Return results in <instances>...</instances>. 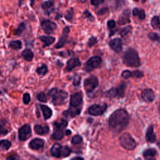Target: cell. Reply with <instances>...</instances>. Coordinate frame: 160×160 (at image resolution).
Masks as SVG:
<instances>
[{
  "mask_svg": "<svg viewBox=\"0 0 160 160\" xmlns=\"http://www.w3.org/2000/svg\"><path fill=\"white\" fill-rule=\"evenodd\" d=\"M128 123L129 114L124 109H119L113 112L108 120L109 129L116 133L124 129Z\"/></svg>",
  "mask_w": 160,
  "mask_h": 160,
  "instance_id": "6da1fadb",
  "label": "cell"
},
{
  "mask_svg": "<svg viewBox=\"0 0 160 160\" xmlns=\"http://www.w3.org/2000/svg\"><path fill=\"white\" fill-rule=\"evenodd\" d=\"M123 62L130 67H138L140 66V59L138 52L133 48H129L124 53L122 56Z\"/></svg>",
  "mask_w": 160,
  "mask_h": 160,
  "instance_id": "7a4b0ae2",
  "label": "cell"
},
{
  "mask_svg": "<svg viewBox=\"0 0 160 160\" xmlns=\"http://www.w3.org/2000/svg\"><path fill=\"white\" fill-rule=\"evenodd\" d=\"M49 96L51 98L52 102L55 106H59L64 103L66 99L68 96L67 92L59 89L58 88L51 89L48 93Z\"/></svg>",
  "mask_w": 160,
  "mask_h": 160,
  "instance_id": "3957f363",
  "label": "cell"
},
{
  "mask_svg": "<svg viewBox=\"0 0 160 160\" xmlns=\"http://www.w3.org/2000/svg\"><path fill=\"white\" fill-rule=\"evenodd\" d=\"M120 145L126 149L132 150L137 145L136 141L128 132H125L121 135L119 138Z\"/></svg>",
  "mask_w": 160,
  "mask_h": 160,
  "instance_id": "277c9868",
  "label": "cell"
},
{
  "mask_svg": "<svg viewBox=\"0 0 160 160\" xmlns=\"http://www.w3.org/2000/svg\"><path fill=\"white\" fill-rule=\"evenodd\" d=\"M68 125V121L65 119H61L60 121H55L53 123L54 132L52 133V138L57 140L61 139L63 135V131Z\"/></svg>",
  "mask_w": 160,
  "mask_h": 160,
  "instance_id": "5b68a950",
  "label": "cell"
},
{
  "mask_svg": "<svg viewBox=\"0 0 160 160\" xmlns=\"http://www.w3.org/2000/svg\"><path fill=\"white\" fill-rule=\"evenodd\" d=\"M126 88V84L124 82L121 83L116 88H112L109 89L107 92V96L110 98H121L124 96L125 90Z\"/></svg>",
  "mask_w": 160,
  "mask_h": 160,
  "instance_id": "8992f818",
  "label": "cell"
},
{
  "mask_svg": "<svg viewBox=\"0 0 160 160\" xmlns=\"http://www.w3.org/2000/svg\"><path fill=\"white\" fill-rule=\"evenodd\" d=\"M98 85V79L95 76H91L85 79L84 88L86 92H91Z\"/></svg>",
  "mask_w": 160,
  "mask_h": 160,
  "instance_id": "52a82bcc",
  "label": "cell"
},
{
  "mask_svg": "<svg viewBox=\"0 0 160 160\" xmlns=\"http://www.w3.org/2000/svg\"><path fill=\"white\" fill-rule=\"evenodd\" d=\"M101 62V58L99 56H93L89 59L86 62L84 69L86 71L89 72L92 71L94 69L97 68Z\"/></svg>",
  "mask_w": 160,
  "mask_h": 160,
  "instance_id": "ba28073f",
  "label": "cell"
},
{
  "mask_svg": "<svg viewBox=\"0 0 160 160\" xmlns=\"http://www.w3.org/2000/svg\"><path fill=\"white\" fill-rule=\"evenodd\" d=\"M41 26L44 32L48 34L53 33L57 28L56 24L49 19L42 20L41 22Z\"/></svg>",
  "mask_w": 160,
  "mask_h": 160,
  "instance_id": "9c48e42d",
  "label": "cell"
},
{
  "mask_svg": "<svg viewBox=\"0 0 160 160\" xmlns=\"http://www.w3.org/2000/svg\"><path fill=\"white\" fill-rule=\"evenodd\" d=\"M107 109L106 104H92L88 108V112L92 116H99L102 114Z\"/></svg>",
  "mask_w": 160,
  "mask_h": 160,
  "instance_id": "30bf717a",
  "label": "cell"
},
{
  "mask_svg": "<svg viewBox=\"0 0 160 160\" xmlns=\"http://www.w3.org/2000/svg\"><path fill=\"white\" fill-rule=\"evenodd\" d=\"M19 139L21 141H26L31 135V126L26 124L21 126L18 131Z\"/></svg>",
  "mask_w": 160,
  "mask_h": 160,
  "instance_id": "8fae6325",
  "label": "cell"
},
{
  "mask_svg": "<svg viewBox=\"0 0 160 160\" xmlns=\"http://www.w3.org/2000/svg\"><path fill=\"white\" fill-rule=\"evenodd\" d=\"M69 32V26H66L62 31V34L61 37L59 38V41L57 42L56 44L55 47L56 48H61L64 46V44L67 42L68 34Z\"/></svg>",
  "mask_w": 160,
  "mask_h": 160,
  "instance_id": "7c38bea8",
  "label": "cell"
},
{
  "mask_svg": "<svg viewBox=\"0 0 160 160\" xmlns=\"http://www.w3.org/2000/svg\"><path fill=\"white\" fill-rule=\"evenodd\" d=\"M141 98L146 102H152L155 98V94L151 89H144L141 92Z\"/></svg>",
  "mask_w": 160,
  "mask_h": 160,
  "instance_id": "4fadbf2b",
  "label": "cell"
},
{
  "mask_svg": "<svg viewBox=\"0 0 160 160\" xmlns=\"http://www.w3.org/2000/svg\"><path fill=\"white\" fill-rule=\"evenodd\" d=\"M130 10L129 9H126L119 16L118 23L119 25H124L130 22Z\"/></svg>",
  "mask_w": 160,
  "mask_h": 160,
  "instance_id": "5bb4252c",
  "label": "cell"
},
{
  "mask_svg": "<svg viewBox=\"0 0 160 160\" xmlns=\"http://www.w3.org/2000/svg\"><path fill=\"white\" fill-rule=\"evenodd\" d=\"M110 48L115 52H119L121 51L122 48V44L121 39L116 38L111 39L109 42Z\"/></svg>",
  "mask_w": 160,
  "mask_h": 160,
  "instance_id": "9a60e30c",
  "label": "cell"
},
{
  "mask_svg": "<svg viewBox=\"0 0 160 160\" xmlns=\"http://www.w3.org/2000/svg\"><path fill=\"white\" fill-rule=\"evenodd\" d=\"M82 102V95L80 92H75L71 95L70 99V105L78 107L81 104Z\"/></svg>",
  "mask_w": 160,
  "mask_h": 160,
  "instance_id": "2e32d148",
  "label": "cell"
},
{
  "mask_svg": "<svg viewBox=\"0 0 160 160\" xmlns=\"http://www.w3.org/2000/svg\"><path fill=\"white\" fill-rule=\"evenodd\" d=\"M44 141L41 138H35L30 141L29 146L32 149L38 150L44 147Z\"/></svg>",
  "mask_w": 160,
  "mask_h": 160,
  "instance_id": "e0dca14e",
  "label": "cell"
},
{
  "mask_svg": "<svg viewBox=\"0 0 160 160\" xmlns=\"http://www.w3.org/2000/svg\"><path fill=\"white\" fill-rule=\"evenodd\" d=\"M54 2L53 0H48L43 2L41 4V8L44 10V12L49 15L54 9Z\"/></svg>",
  "mask_w": 160,
  "mask_h": 160,
  "instance_id": "ac0fdd59",
  "label": "cell"
},
{
  "mask_svg": "<svg viewBox=\"0 0 160 160\" xmlns=\"http://www.w3.org/2000/svg\"><path fill=\"white\" fill-rule=\"evenodd\" d=\"M81 65V62L78 58H71L66 64V71H71L74 68L77 66H79Z\"/></svg>",
  "mask_w": 160,
  "mask_h": 160,
  "instance_id": "d6986e66",
  "label": "cell"
},
{
  "mask_svg": "<svg viewBox=\"0 0 160 160\" xmlns=\"http://www.w3.org/2000/svg\"><path fill=\"white\" fill-rule=\"evenodd\" d=\"M81 112V109L78 108V107L72 106L70 105V107L66 111L63 112V114L66 117L73 118L78 115Z\"/></svg>",
  "mask_w": 160,
  "mask_h": 160,
  "instance_id": "ffe728a7",
  "label": "cell"
},
{
  "mask_svg": "<svg viewBox=\"0 0 160 160\" xmlns=\"http://www.w3.org/2000/svg\"><path fill=\"white\" fill-rule=\"evenodd\" d=\"M145 137L148 142H154L156 141V137L154 132V127L152 125H150L147 129Z\"/></svg>",
  "mask_w": 160,
  "mask_h": 160,
  "instance_id": "44dd1931",
  "label": "cell"
},
{
  "mask_svg": "<svg viewBox=\"0 0 160 160\" xmlns=\"http://www.w3.org/2000/svg\"><path fill=\"white\" fill-rule=\"evenodd\" d=\"M61 146L59 143H54L51 149V154L52 156L54 158H59L61 156L60 153H61Z\"/></svg>",
  "mask_w": 160,
  "mask_h": 160,
  "instance_id": "7402d4cb",
  "label": "cell"
},
{
  "mask_svg": "<svg viewBox=\"0 0 160 160\" xmlns=\"http://www.w3.org/2000/svg\"><path fill=\"white\" fill-rule=\"evenodd\" d=\"M7 124L8 122L6 119L0 120V136H5L10 131V128Z\"/></svg>",
  "mask_w": 160,
  "mask_h": 160,
  "instance_id": "603a6c76",
  "label": "cell"
},
{
  "mask_svg": "<svg viewBox=\"0 0 160 160\" xmlns=\"http://www.w3.org/2000/svg\"><path fill=\"white\" fill-rule=\"evenodd\" d=\"M39 39L43 42V47H46L52 44L55 41V38L49 36H39Z\"/></svg>",
  "mask_w": 160,
  "mask_h": 160,
  "instance_id": "cb8c5ba5",
  "label": "cell"
},
{
  "mask_svg": "<svg viewBox=\"0 0 160 160\" xmlns=\"http://www.w3.org/2000/svg\"><path fill=\"white\" fill-rule=\"evenodd\" d=\"M40 107H41V109L42 112L43 113L44 118L45 119H49L51 117L52 114L51 109L49 107H48V106L43 105V104H41Z\"/></svg>",
  "mask_w": 160,
  "mask_h": 160,
  "instance_id": "d4e9b609",
  "label": "cell"
},
{
  "mask_svg": "<svg viewBox=\"0 0 160 160\" xmlns=\"http://www.w3.org/2000/svg\"><path fill=\"white\" fill-rule=\"evenodd\" d=\"M49 127L48 126H41L40 124H36L34 126L35 132L39 135H42L49 132Z\"/></svg>",
  "mask_w": 160,
  "mask_h": 160,
  "instance_id": "484cf974",
  "label": "cell"
},
{
  "mask_svg": "<svg viewBox=\"0 0 160 160\" xmlns=\"http://www.w3.org/2000/svg\"><path fill=\"white\" fill-rule=\"evenodd\" d=\"M157 154V151L154 148H149L146 149L143 152V156L146 158H151L154 157Z\"/></svg>",
  "mask_w": 160,
  "mask_h": 160,
  "instance_id": "4316f807",
  "label": "cell"
},
{
  "mask_svg": "<svg viewBox=\"0 0 160 160\" xmlns=\"http://www.w3.org/2000/svg\"><path fill=\"white\" fill-rule=\"evenodd\" d=\"M22 56L27 61H31L34 56L33 52L29 49H26L22 52Z\"/></svg>",
  "mask_w": 160,
  "mask_h": 160,
  "instance_id": "83f0119b",
  "label": "cell"
},
{
  "mask_svg": "<svg viewBox=\"0 0 160 160\" xmlns=\"http://www.w3.org/2000/svg\"><path fill=\"white\" fill-rule=\"evenodd\" d=\"M132 14L133 16H138L139 18L141 20L144 19L145 18V12L143 9H139L137 8H134L132 9Z\"/></svg>",
  "mask_w": 160,
  "mask_h": 160,
  "instance_id": "f1b7e54d",
  "label": "cell"
},
{
  "mask_svg": "<svg viewBox=\"0 0 160 160\" xmlns=\"http://www.w3.org/2000/svg\"><path fill=\"white\" fill-rule=\"evenodd\" d=\"M11 146V142L7 139L0 141V151H6L9 149Z\"/></svg>",
  "mask_w": 160,
  "mask_h": 160,
  "instance_id": "f546056e",
  "label": "cell"
},
{
  "mask_svg": "<svg viewBox=\"0 0 160 160\" xmlns=\"http://www.w3.org/2000/svg\"><path fill=\"white\" fill-rule=\"evenodd\" d=\"M152 27L155 29H160V19L158 16H154L151 21Z\"/></svg>",
  "mask_w": 160,
  "mask_h": 160,
  "instance_id": "4dcf8cb0",
  "label": "cell"
},
{
  "mask_svg": "<svg viewBox=\"0 0 160 160\" xmlns=\"http://www.w3.org/2000/svg\"><path fill=\"white\" fill-rule=\"evenodd\" d=\"M71 152V149L69 146H64L61 147L60 155L61 156H62V157H67L70 154Z\"/></svg>",
  "mask_w": 160,
  "mask_h": 160,
  "instance_id": "1f68e13d",
  "label": "cell"
},
{
  "mask_svg": "<svg viewBox=\"0 0 160 160\" xmlns=\"http://www.w3.org/2000/svg\"><path fill=\"white\" fill-rule=\"evenodd\" d=\"M9 46L14 49H19L22 47V43L19 40L12 41L9 43Z\"/></svg>",
  "mask_w": 160,
  "mask_h": 160,
  "instance_id": "d6a6232c",
  "label": "cell"
},
{
  "mask_svg": "<svg viewBox=\"0 0 160 160\" xmlns=\"http://www.w3.org/2000/svg\"><path fill=\"white\" fill-rule=\"evenodd\" d=\"M36 72L39 75H45L48 72V67L46 64H42L41 66L38 68L36 70Z\"/></svg>",
  "mask_w": 160,
  "mask_h": 160,
  "instance_id": "836d02e7",
  "label": "cell"
},
{
  "mask_svg": "<svg viewBox=\"0 0 160 160\" xmlns=\"http://www.w3.org/2000/svg\"><path fill=\"white\" fill-rule=\"evenodd\" d=\"M73 15H74V9L72 8H70V9H69L66 12V14L64 15V18L67 21L71 22L73 18Z\"/></svg>",
  "mask_w": 160,
  "mask_h": 160,
  "instance_id": "e575fe53",
  "label": "cell"
},
{
  "mask_svg": "<svg viewBox=\"0 0 160 160\" xmlns=\"http://www.w3.org/2000/svg\"><path fill=\"white\" fill-rule=\"evenodd\" d=\"M132 31V26H127L126 27H124V28H122L121 31H120V35L122 37H124L125 36H126L128 33L131 32Z\"/></svg>",
  "mask_w": 160,
  "mask_h": 160,
  "instance_id": "d590c367",
  "label": "cell"
},
{
  "mask_svg": "<svg viewBox=\"0 0 160 160\" xmlns=\"http://www.w3.org/2000/svg\"><path fill=\"white\" fill-rule=\"evenodd\" d=\"M148 38L152 41H158L160 42V36L156 32H150L148 35Z\"/></svg>",
  "mask_w": 160,
  "mask_h": 160,
  "instance_id": "8d00e7d4",
  "label": "cell"
},
{
  "mask_svg": "<svg viewBox=\"0 0 160 160\" xmlns=\"http://www.w3.org/2000/svg\"><path fill=\"white\" fill-rule=\"evenodd\" d=\"M25 29H26V25H25V24H24V22H21V23L19 25L18 28L15 30L14 34H15L16 35H20Z\"/></svg>",
  "mask_w": 160,
  "mask_h": 160,
  "instance_id": "74e56055",
  "label": "cell"
},
{
  "mask_svg": "<svg viewBox=\"0 0 160 160\" xmlns=\"http://www.w3.org/2000/svg\"><path fill=\"white\" fill-rule=\"evenodd\" d=\"M82 141V137L79 135V134H76L75 136H74L72 138V140H71V142L73 144H79L81 143V142Z\"/></svg>",
  "mask_w": 160,
  "mask_h": 160,
  "instance_id": "f35d334b",
  "label": "cell"
},
{
  "mask_svg": "<svg viewBox=\"0 0 160 160\" xmlns=\"http://www.w3.org/2000/svg\"><path fill=\"white\" fill-rule=\"evenodd\" d=\"M36 98L38 99V100L42 102H46L47 101L46 95L44 92H42L38 93L36 96Z\"/></svg>",
  "mask_w": 160,
  "mask_h": 160,
  "instance_id": "ab89813d",
  "label": "cell"
},
{
  "mask_svg": "<svg viewBox=\"0 0 160 160\" xmlns=\"http://www.w3.org/2000/svg\"><path fill=\"white\" fill-rule=\"evenodd\" d=\"M83 16L85 18H86V19H88L89 21H94V17H93V16L91 14V13L88 11V10H87V9H86L84 11V12H83Z\"/></svg>",
  "mask_w": 160,
  "mask_h": 160,
  "instance_id": "60d3db41",
  "label": "cell"
},
{
  "mask_svg": "<svg viewBox=\"0 0 160 160\" xmlns=\"http://www.w3.org/2000/svg\"><path fill=\"white\" fill-rule=\"evenodd\" d=\"M81 82V77L78 74H75V76L73 78V81L72 84L74 86H78Z\"/></svg>",
  "mask_w": 160,
  "mask_h": 160,
  "instance_id": "b9f144b4",
  "label": "cell"
},
{
  "mask_svg": "<svg viewBox=\"0 0 160 160\" xmlns=\"http://www.w3.org/2000/svg\"><path fill=\"white\" fill-rule=\"evenodd\" d=\"M31 100V98H30V95L29 93H24L22 97V101L24 104H29V102H30Z\"/></svg>",
  "mask_w": 160,
  "mask_h": 160,
  "instance_id": "7bdbcfd3",
  "label": "cell"
},
{
  "mask_svg": "<svg viewBox=\"0 0 160 160\" xmlns=\"http://www.w3.org/2000/svg\"><path fill=\"white\" fill-rule=\"evenodd\" d=\"M121 76L122 78H124L125 79H128L130 77H132V72L129 70H125V71H122Z\"/></svg>",
  "mask_w": 160,
  "mask_h": 160,
  "instance_id": "ee69618b",
  "label": "cell"
},
{
  "mask_svg": "<svg viewBox=\"0 0 160 160\" xmlns=\"http://www.w3.org/2000/svg\"><path fill=\"white\" fill-rule=\"evenodd\" d=\"M98 42V40L96 39V38L94 37V36H92L89 39V41H88V44L89 47H91L93 45H94L95 44H96Z\"/></svg>",
  "mask_w": 160,
  "mask_h": 160,
  "instance_id": "f6af8a7d",
  "label": "cell"
},
{
  "mask_svg": "<svg viewBox=\"0 0 160 160\" xmlns=\"http://www.w3.org/2000/svg\"><path fill=\"white\" fill-rule=\"evenodd\" d=\"M144 76L143 72L139 71V70H136L132 72V77H135V78H141Z\"/></svg>",
  "mask_w": 160,
  "mask_h": 160,
  "instance_id": "bcb514c9",
  "label": "cell"
},
{
  "mask_svg": "<svg viewBox=\"0 0 160 160\" xmlns=\"http://www.w3.org/2000/svg\"><path fill=\"white\" fill-rule=\"evenodd\" d=\"M107 25H108V28L109 29H112L115 28V26H116V22L114 20H112V19L109 20L108 21V22H107Z\"/></svg>",
  "mask_w": 160,
  "mask_h": 160,
  "instance_id": "7dc6e473",
  "label": "cell"
},
{
  "mask_svg": "<svg viewBox=\"0 0 160 160\" xmlns=\"http://www.w3.org/2000/svg\"><path fill=\"white\" fill-rule=\"evenodd\" d=\"M90 1L91 4L95 6H98L104 2V0H90Z\"/></svg>",
  "mask_w": 160,
  "mask_h": 160,
  "instance_id": "c3c4849f",
  "label": "cell"
},
{
  "mask_svg": "<svg viewBox=\"0 0 160 160\" xmlns=\"http://www.w3.org/2000/svg\"><path fill=\"white\" fill-rule=\"evenodd\" d=\"M108 11V8H103L102 9H101L99 11H98L97 12V14L98 15H102L104 14L105 13H106Z\"/></svg>",
  "mask_w": 160,
  "mask_h": 160,
  "instance_id": "681fc988",
  "label": "cell"
},
{
  "mask_svg": "<svg viewBox=\"0 0 160 160\" xmlns=\"http://www.w3.org/2000/svg\"><path fill=\"white\" fill-rule=\"evenodd\" d=\"M19 159V158L18 157V156L17 155H9V156H8L6 158V159H8V160H16V159Z\"/></svg>",
  "mask_w": 160,
  "mask_h": 160,
  "instance_id": "f907efd6",
  "label": "cell"
},
{
  "mask_svg": "<svg viewBox=\"0 0 160 160\" xmlns=\"http://www.w3.org/2000/svg\"><path fill=\"white\" fill-rule=\"evenodd\" d=\"M71 133V131L69 130V129H67V130H66V131H65V134H66V135H69Z\"/></svg>",
  "mask_w": 160,
  "mask_h": 160,
  "instance_id": "816d5d0a",
  "label": "cell"
},
{
  "mask_svg": "<svg viewBox=\"0 0 160 160\" xmlns=\"http://www.w3.org/2000/svg\"><path fill=\"white\" fill-rule=\"evenodd\" d=\"M36 0H30V4L31 6H32L34 4V2H35Z\"/></svg>",
  "mask_w": 160,
  "mask_h": 160,
  "instance_id": "f5cc1de1",
  "label": "cell"
},
{
  "mask_svg": "<svg viewBox=\"0 0 160 160\" xmlns=\"http://www.w3.org/2000/svg\"><path fill=\"white\" fill-rule=\"evenodd\" d=\"M24 1V0H18V2H19V6H21V4H22V3Z\"/></svg>",
  "mask_w": 160,
  "mask_h": 160,
  "instance_id": "db71d44e",
  "label": "cell"
},
{
  "mask_svg": "<svg viewBox=\"0 0 160 160\" xmlns=\"http://www.w3.org/2000/svg\"><path fill=\"white\" fill-rule=\"evenodd\" d=\"M73 159H83L82 158H81V157H75L74 158H72Z\"/></svg>",
  "mask_w": 160,
  "mask_h": 160,
  "instance_id": "11a10c76",
  "label": "cell"
},
{
  "mask_svg": "<svg viewBox=\"0 0 160 160\" xmlns=\"http://www.w3.org/2000/svg\"><path fill=\"white\" fill-rule=\"evenodd\" d=\"M81 2H82V3H84L86 1V0H79Z\"/></svg>",
  "mask_w": 160,
  "mask_h": 160,
  "instance_id": "9f6ffc18",
  "label": "cell"
},
{
  "mask_svg": "<svg viewBox=\"0 0 160 160\" xmlns=\"http://www.w3.org/2000/svg\"><path fill=\"white\" fill-rule=\"evenodd\" d=\"M157 145H158V148L160 149V141H159V142L157 143Z\"/></svg>",
  "mask_w": 160,
  "mask_h": 160,
  "instance_id": "6f0895ef",
  "label": "cell"
},
{
  "mask_svg": "<svg viewBox=\"0 0 160 160\" xmlns=\"http://www.w3.org/2000/svg\"><path fill=\"white\" fill-rule=\"evenodd\" d=\"M146 1H147V0H141V1H142V3H144L145 2H146Z\"/></svg>",
  "mask_w": 160,
  "mask_h": 160,
  "instance_id": "680465c9",
  "label": "cell"
},
{
  "mask_svg": "<svg viewBox=\"0 0 160 160\" xmlns=\"http://www.w3.org/2000/svg\"><path fill=\"white\" fill-rule=\"evenodd\" d=\"M133 1H138L139 0H133Z\"/></svg>",
  "mask_w": 160,
  "mask_h": 160,
  "instance_id": "91938a15",
  "label": "cell"
},
{
  "mask_svg": "<svg viewBox=\"0 0 160 160\" xmlns=\"http://www.w3.org/2000/svg\"><path fill=\"white\" fill-rule=\"evenodd\" d=\"M0 75H1V71H0Z\"/></svg>",
  "mask_w": 160,
  "mask_h": 160,
  "instance_id": "94428289",
  "label": "cell"
}]
</instances>
